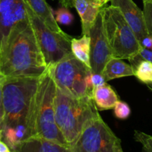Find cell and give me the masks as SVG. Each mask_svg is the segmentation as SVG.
Listing matches in <instances>:
<instances>
[{
	"instance_id": "obj_28",
	"label": "cell",
	"mask_w": 152,
	"mask_h": 152,
	"mask_svg": "<svg viewBox=\"0 0 152 152\" xmlns=\"http://www.w3.org/2000/svg\"><path fill=\"white\" fill-rule=\"evenodd\" d=\"M59 3L61 4V6L66 8H72L73 7V1L74 0H58ZM92 1H95V0H91Z\"/></svg>"
},
{
	"instance_id": "obj_13",
	"label": "cell",
	"mask_w": 152,
	"mask_h": 152,
	"mask_svg": "<svg viewBox=\"0 0 152 152\" xmlns=\"http://www.w3.org/2000/svg\"><path fill=\"white\" fill-rule=\"evenodd\" d=\"M73 7L76 9L80 17L82 33L85 35L89 36L91 28L101 7L91 0H74Z\"/></svg>"
},
{
	"instance_id": "obj_5",
	"label": "cell",
	"mask_w": 152,
	"mask_h": 152,
	"mask_svg": "<svg viewBox=\"0 0 152 152\" xmlns=\"http://www.w3.org/2000/svg\"><path fill=\"white\" fill-rule=\"evenodd\" d=\"M106 36L114 58L132 59L139 53L142 45L122 12L110 4L101 7Z\"/></svg>"
},
{
	"instance_id": "obj_8",
	"label": "cell",
	"mask_w": 152,
	"mask_h": 152,
	"mask_svg": "<svg viewBox=\"0 0 152 152\" xmlns=\"http://www.w3.org/2000/svg\"><path fill=\"white\" fill-rule=\"evenodd\" d=\"M121 140L101 116L91 120L70 146L72 152H116Z\"/></svg>"
},
{
	"instance_id": "obj_4",
	"label": "cell",
	"mask_w": 152,
	"mask_h": 152,
	"mask_svg": "<svg viewBox=\"0 0 152 152\" xmlns=\"http://www.w3.org/2000/svg\"><path fill=\"white\" fill-rule=\"evenodd\" d=\"M57 86L52 74L50 66L40 77L36 94L34 111V128L35 137L67 144L55 122V100Z\"/></svg>"
},
{
	"instance_id": "obj_25",
	"label": "cell",
	"mask_w": 152,
	"mask_h": 152,
	"mask_svg": "<svg viewBox=\"0 0 152 152\" xmlns=\"http://www.w3.org/2000/svg\"><path fill=\"white\" fill-rule=\"evenodd\" d=\"M137 56L141 59H145V60H148L152 62V51L144 48H142L139 53Z\"/></svg>"
},
{
	"instance_id": "obj_7",
	"label": "cell",
	"mask_w": 152,
	"mask_h": 152,
	"mask_svg": "<svg viewBox=\"0 0 152 152\" xmlns=\"http://www.w3.org/2000/svg\"><path fill=\"white\" fill-rule=\"evenodd\" d=\"M27 16L34 31L47 66L54 65L63 58L72 53L71 40L67 34H59L52 31L27 4Z\"/></svg>"
},
{
	"instance_id": "obj_11",
	"label": "cell",
	"mask_w": 152,
	"mask_h": 152,
	"mask_svg": "<svg viewBox=\"0 0 152 152\" xmlns=\"http://www.w3.org/2000/svg\"><path fill=\"white\" fill-rule=\"evenodd\" d=\"M111 5L117 7L133 30L139 42L148 37L144 13L133 0H110Z\"/></svg>"
},
{
	"instance_id": "obj_24",
	"label": "cell",
	"mask_w": 152,
	"mask_h": 152,
	"mask_svg": "<svg viewBox=\"0 0 152 152\" xmlns=\"http://www.w3.org/2000/svg\"><path fill=\"white\" fill-rule=\"evenodd\" d=\"M90 80L91 85H92V87L93 90L95 88L98 87V86H103V85L106 84V83H107L101 74H95V73H92Z\"/></svg>"
},
{
	"instance_id": "obj_23",
	"label": "cell",
	"mask_w": 152,
	"mask_h": 152,
	"mask_svg": "<svg viewBox=\"0 0 152 152\" xmlns=\"http://www.w3.org/2000/svg\"><path fill=\"white\" fill-rule=\"evenodd\" d=\"M5 76L0 73V131H3L4 126V110L2 105V84Z\"/></svg>"
},
{
	"instance_id": "obj_30",
	"label": "cell",
	"mask_w": 152,
	"mask_h": 152,
	"mask_svg": "<svg viewBox=\"0 0 152 152\" xmlns=\"http://www.w3.org/2000/svg\"><path fill=\"white\" fill-rule=\"evenodd\" d=\"M146 86H147V87L148 88V89H150V90L152 91V83H150V84H147Z\"/></svg>"
},
{
	"instance_id": "obj_27",
	"label": "cell",
	"mask_w": 152,
	"mask_h": 152,
	"mask_svg": "<svg viewBox=\"0 0 152 152\" xmlns=\"http://www.w3.org/2000/svg\"><path fill=\"white\" fill-rule=\"evenodd\" d=\"M3 131H0V152H12L8 145L2 141Z\"/></svg>"
},
{
	"instance_id": "obj_26",
	"label": "cell",
	"mask_w": 152,
	"mask_h": 152,
	"mask_svg": "<svg viewBox=\"0 0 152 152\" xmlns=\"http://www.w3.org/2000/svg\"><path fill=\"white\" fill-rule=\"evenodd\" d=\"M140 45L142 47L144 48L148 49L149 50L152 51V37L151 36H148V37H145L141 42H140Z\"/></svg>"
},
{
	"instance_id": "obj_31",
	"label": "cell",
	"mask_w": 152,
	"mask_h": 152,
	"mask_svg": "<svg viewBox=\"0 0 152 152\" xmlns=\"http://www.w3.org/2000/svg\"><path fill=\"white\" fill-rule=\"evenodd\" d=\"M116 152H124V151H123V150H122V147H120V148H119L117 150H116Z\"/></svg>"
},
{
	"instance_id": "obj_12",
	"label": "cell",
	"mask_w": 152,
	"mask_h": 152,
	"mask_svg": "<svg viewBox=\"0 0 152 152\" xmlns=\"http://www.w3.org/2000/svg\"><path fill=\"white\" fill-rule=\"evenodd\" d=\"M11 151L12 152H72L69 146L39 137H33L22 141Z\"/></svg>"
},
{
	"instance_id": "obj_2",
	"label": "cell",
	"mask_w": 152,
	"mask_h": 152,
	"mask_svg": "<svg viewBox=\"0 0 152 152\" xmlns=\"http://www.w3.org/2000/svg\"><path fill=\"white\" fill-rule=\"evenodd\" d=\"M40 77H5L2 84L3 129L22 126L31 137H35L34 111Z\"/></svg>"
},
{
	"instance_id": "obj_29",
	"label": "cell",
	"mask_w": 152,
	"mask_h": 152,
	"mask_svg": "<svg viewBox=\"0 0 152 152\" xmlns=\"http://www.w3.org/2000/svg\"><path fill=\"white\" fill-rule=\"evenodd\" d=\"M108 1H110V0H95V3L99 6L100 7H102L104 4H107Z\"/></svg>"
},
{
	"instance_id": "obj_10",
	"label": "cell",
	"mask_w": 152,
	"mask_h": 152,
	"mask_svg": "<svg viewBox=\"0 0 152 152\" xmlns=\"http://www.w3.org/2000/svg\"><path fill=\"white\" fill-rule=\"evenodd\" d=\"M26 19L23 0H0V49L13 26Z\"/></svg>"
},
{
	"instance_id": "obj_22",
	"label": "cell",
	"mask_w": 152,
	"mask_h": 152,
	"mask_svg": "<svg viewBox=\"0 0 152 152\" xmlns=\"http://www.w3.org/2000/svg\"><path fill=\"white\" fill-rule=\"evenodd\" d=\"M143 13L148 34L152 37V2H143Z\"/></svg>"
},
{
	"instance_id": "obj_20",
	"label": "cell",
	"mask_w": 152,
	"mask_h": 152,
	"mask_svg": "<svg viewBox=\"0 0 152 152\" xmlns=\"http://www.w3.org/2000/svg\"><path fill=\"white\" fill-rule=\"evenodd\" d=\"M55 20L61 25H69L72 23L74 16L72 13L66 7H61L55 12Z\"/></svg>"
},
{
	"instance_id": "obj_1",
	"label": "cell",
	"mask_w": 152,
	"mask_h": 152,
	"mask_svg": "<svg viewBox=\"0 0 152 152\" xmlns=\"http://www.w3.org/2000/svg\"><path fill=\"white\" fill-rule=\"evenodd\" d=\"M46 68L28 18L18 22L0 49V73L5 77H38Z\"/></svg>"
},
{
	"instance_id": "obj_32",
	"label": "cell",
	"mask_w": 152,
	"mask_h": 152,
	"mask_svg": "<svg viewBox=\"0 0 152 152\" xmlns=\"http://www.w3.org/2000/svg\"><path fill=\"white\" fill-rule=\"evenodd\" d=\"M143 2H145V1H148V2H152V0H142Z\"/></svg>"
},
{
	"instance_id": "obj_18",
	"label": "cell",
	"mask_w": 152,
	"mask_h": 152,
	"mask_svg": "<svg viewBox=\"0 0 152 152\" xmlns=\"http://www.w3.org/2000/svg\"><path fill=\"white\" fill-rule=\"evenodd\" d=\"M130 62L134 68V76L140 82L146 85L152 83V62L137 56L130 59Z\"/></svg>"
},
{
	"instance_id": "obj_3",
	"label": "cell",
	"mask_w": 152,
	"mask_h": 152,
	"mask_svg": "<svg viewBox=\"0 0 152 152\" xmlns=\"http://www.w3.org/2000/svg\"><path fill=\"white\" fill-rule=\"evenodd\" d=\"M55 115L57 126L70 147L83 128L100 114L92 96L73 97L57 88Z\"/></svg>"
},
{
	"instance_id": "obj_17",
	"label": "cell",
	"mask_w": 152,
	"mask_h": 152,
	"mask_svg": "<svg viewBox=\"0 0 152 152\" xmlns=\"http://www.w3.org/2000/svg\"><path fill=\"white\" fill-rule=\"evenodd\" d=\"M71 50L77 59L90 68V37L83 34L79 39L71 40Z\"/></svg>"
},
{
	"instance_id": "obj_15",
	"label": "cell",
	"mask_w": 152,
	"mask_h": 152,
	"mask_svg": "<svg viewBox=\"0 0 152 152\" xmlns=\"http://www.w3.org/2000/svg\"><path fill=\"white\" fill-rule=\"evenodd\" d=\"M92 97L98 111L112 109L119 100L116 92L107 83L94 88Z\"/></svg>"
},
{
	"instance_id": "obj_21",
	"label": "cell",
	"mask_w": 152,
	"mask_h": 152,
	"mask_svg": "<svg viewBox=\"0 0 152 152\" xmlns=\"http://www.w3.org/2000/svg\"><path fill=\"white\" fill-rule=\"evenodd\" d=\"M113 109L115 117L120 120H126L131 115V108L125 102L118 100Z\"/></svg>"
},
{
	"instance_id": "obj_6",
	"label": "cell",
	"mask_w": 152,
	"mask_h": 152,
	"mask_svg": "<svg viewBox=\"0 0 152 152\" xmlns=\"http://www.w3.org/2000/svg\"><path fill=\"white\" fill-rule=\"evenodd\" d=\"M50 67L57 88L63 93L73 97L92 96L86 82L87 76L92 72L91 68L77 59L72 53Z\"/></svg>"
},
{
	"instance_id": "obj_14",
	"label": "cell",
	"mask_w": 152,
	"mask_h": 152,
	"mask_svg": "<svg viewBox=\"0 0 152 152\" xmlns=\"http://www.w3.org/2000/svg\"><path fill=\"white\" fill-rule=\"evenodd\" d=\"M23 1L52 31L59 34L65 33L60 28L52 9L46 0H23Z\"/></svg>"
},
{
	"instance_id": "obj_9",
	"label": "cell",
	"mask_w": 152,
	"mask_h": 152,
	"mask_svg": "<svg viewBox=\"0 0 152 152\" xmlns=\"http://www.w3.org/2000/svg\"><path fill=\"white\" fill-rule=\"evenodd\" d=\"M89 37L91 71L95 74H102L106 64L114 56L106 36L101 9L91 28Z\"/></svg>"
},
{
	"instance_id": "obj_16",
	"label": "cell",
	"mask_w": 152,
	"mask_h": 152,
	"mask_svg": "<svg viewBox=\"0 0 152 152\" xmlns=\"http://www.w3.org/2000/svg\"><path fill=\"white\" fill-rule=\"evenodd\" d=\"M101 74L105 81L108 82L114 79L134 76V71L133 67L122 59L112 58L106 64Z\"/></svg>"
},
{
	"instance_id": "obj_19",
	"label": "cell",
	"mask_w": 152,
	"mask_h": 152,
	"mask_svg": "<svg viewBox=\"0 0 152 152\" xmlns=\"http://www.w3.org/2000/svg\"><path fill=\"white\" fill-rule=\"evenodd\" d=\"M134 137L136 142L142 145V152H152V135L139 131H134Z\"/></svg>"
}]
</instances>
